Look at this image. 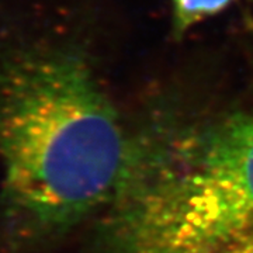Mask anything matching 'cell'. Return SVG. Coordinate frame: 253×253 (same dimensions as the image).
<instances>
[{"label":"cell","mask_w":253,"mask_h":253,"mask_svg":"<svg viewBox=\"0 0 253 253\" xmlns=\"http://www.w3.org/2000/svg\"><path fill=\"white\" fill-rule=\"evenodd\" d=\"M134 146L69 49L0 46V235L23 253L111 201Z\"/></svg>","instance_id":"obj_1"},{"label":"cell","mask_w":253,"mask_h":253,"mask_svg":"<svg viewBox=\"0 0 253 253\" xmlns=\"http://www.w3.org/2000/svg\"><path fill=\"white\" fill-rule=\"evenodd\" d=\"M111 203L114 253H253V116L134 148Z\"/></svg>","instance_id":"obj_2"},{"label":"cell","mask_w":253,"mask_h":253,"mask_svg":"<svg viewBox=\"0 0 253 253\" xmlns=\"http://www.w3.org/2000/svg\"><path fill=\"white\" fill-rule=\"evenodd\" d=\"M235 0H173V26L177 36L206 18L226 10Z\"/></svg>","instance_id":"obj_3"}]
</instances>
